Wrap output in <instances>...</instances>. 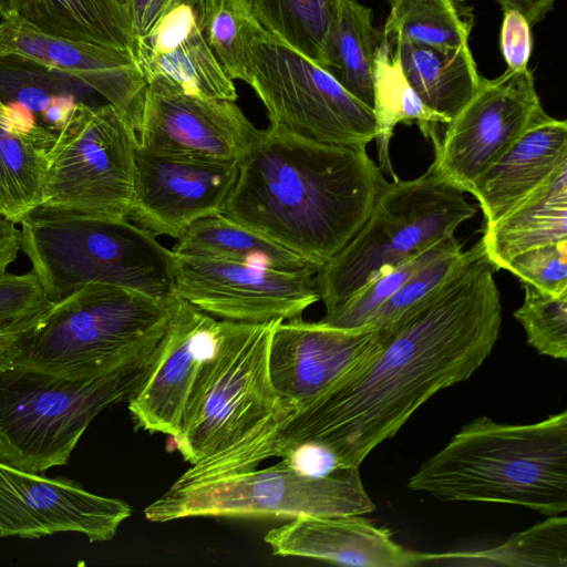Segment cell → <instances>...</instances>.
<instances>
[{"label": "cell", "mask_w": 567, "mask_h": 567, "mask_svg": "<svg viewBox=\"0 0 567 567\" xmlns=\"http://www.w3.org/2000/svg\"><path fill=\"white\" fill-rule=\"evenodd\" d=\"M480 239L446 279L379 328L377 344L288 422L255 464L313 445L359 467L439 391L467 380L491 354L501 329V296Z\"/></svg>", "instance_id": "cell-1"}, {"label": "cell", "mask_w": 567, "mask_h": 567, "mask_svg": "<svg viewBox=\"0 0 567 567\" xmlns=\"http://www.w3.org/2000/svg\"><path fill=\"white\" fill-rule=\"evenodd\" d=\"M388 184L367 147L268 126L240 161L220 214L320 269L359 231Z\"/></svg>", "instance_id": "cell-2"}, {"label": "cell", "mask_w": 567, "mask_h": 567, "mask_svg": "<svg viewBox=\"0 0 567 567\" xmlns=\"http://www.w3.org/2000/svg\"><path fill=\"white\" fill-rule=\"evenodd\" d=\"M278 321L220 319L215 350L198 373L174 441L190 466L173 487L247 471L257 451L297 412L269 377V342Z\"/></svg>", "instance_id": "cell-3"}, {"label": "cell", "mask_w": 567, "mask_h": 567, "mask_svg": "<svg viewBox=\"0 0 567 567\" xmlns=\"http://www.w3.org/2000/svg\"><path fill=\"white\" fill-rule=\"evenodd\" d=\"M408 487L442 501L567 511V411L530 424L480 416L425 461Z\"/></svg>", "instance_id": "cell-4"}, {"label": "cell", "mask_w": 567, "mask_h": 567, "mask_svg": "<svg viewBox=\"0 0 567 567\" xmlns=\"http://www.w3.org/2000/svg\"><path fill=\"white\" fill-rule=\"evenodd\" d=\"M164 332L92 373L1 367L0 461L32 473L65 465L93 419L128 400L148 371Z\"/></svg>", "instance_id": "cell-5"}, {"label": "cell", "mask_w": 567, "mask_h": 567, "mask_svg": "<svg viewBox=\"0 0 567 567\" xmlns=\"http://www.w3.org/2000/svg\"><path fill=\"white\" fill-rule=\"evenodd\" d=\"M20 224L21 250L53 302L89 284L174 298V252L128 218L38 207Z\"/></svg>", "instance_id": "cell-6"}, {"label": "cell", "mask_w": 567, "mask_h": 567, "mask_svg": "<svg viewBox=\"0 0 567 567\" xmlns=\"http://www.w3.org/2000/svg\"><path fill=\"white\" fill-rule=\"evenodd\" d=\"M172 300L89 284L53 302L21 334L8 365L68 375L103 370L165 331Z\"/></svg>", "instance_id": "cell-7"}, {"label": "cell", "mask_w": 567, "mask_h": 567, "mask_svg": "<svg viewBox=\"0 0 567 567\" xmlns=\"http://www.w3.org/2000/svg\"><path fill=\"white\" fill-rule=\"evenodd\" d=\"M475 214L464 192L432 164L415 179L389 182L359 231L316 274L326 310L384 269L453 235Z\"/></svg>", "instance_id": "cell-8"}, {"label": "cell", "mask_w": 567, "mask_h": 567, "mask_svg": "<svg viewBox=\"0 0 567 567\" xmlns=\"http://www.w3.org/2000/svg\"><path fill=\"white\" fill-rule=\"evenodd\" d=\"M374 511L357 466L302 472L286 461L215 480L173 487L145 509L155 523L189 517L362 515Z\"/></svg>", "instance_id": "cell-9"}, {"label": "cell", "mask_w": 567, "mask_h": 567, "mask_svg": "<svg viewBox=\"0 0 567 567\" xmlns=\"http://www.w3.org/2000/svg\"><path fill=\"white\" fill-rule=\"evenodd\" d=\"M137 133L112 104L78 102L47 152L39 207L127 218Z\"/></svg>", "instance_id": "cell-10"}, {"label": "cell", "mask_w": 567, "mask_h": 567, "mask_svg": "<svg viewBox=\"0 0 567 567\" xmlns=\"http://www.w3.org/2000/svg\"><path fill=\"white\" fill-rule=\"evenodd\" d=\"M245 82L262 102L269 126L351 147H367L375 137L372 107L264 29L251 41Z\"/></svg>", "instance_id": "cell-11"}, {"label": "cell", "mask_w": 567, "mask_h": 567, "mask_svg": "<svg viewBox=\"0 0 567 567\" xmlns=\"http://www.w3.org/2000/svg\"><path fill=\"white\" fill-rule=\"evenodd\" d=\"M533 73L507 69L480 84L446 124L432 165L468 193L473 183L532 125L546 116Z\"/></svg>", "instance_id": "cell-12"}, {"label": "cell", "mask_w": 567, "mask_h": 567, "mask_svg": "<svg viewBox=\"0 0 567 567\" xmlns=\"http://www.w3.org/2000/svg\"><path fill=\"white\" fill-rule=\"evenodd\" d=\"M175 255V254H174ZM318 269L278 270L175 255L174 297L218 319L265 323L301 318L320 300Z\"/></svg>", "instance_id": "cell-13"}, {"label": "cell", "mask_w": 567, "mask_h": 567, "mask_svg": "<svg viewBox=\"0 0 567 567\" xmlns=\"http://www.w3.org/2000/svg\"><path fill=\"white\" fill-rule=\"evenodd\" d=\"M259 132L235 101L153 82L147 84L137 140L156 154L240 163Z\"/></svg>", "instance_id": "cell-14"}, {"label": "cell", "mask_w": 567, "mask_h": 567, "mask_svg": "<svg viewBox=\"0 0 567 567\" xmlns=\"http://www.w3.org/2000/svg\"><path fill=\"white\" fill-rule=\"evenodd\" d=\"M131 514V506L122 499L0 461V537L41 538L74 532L91 543L107 542Z\"/></svg>", "instance_id": "cell-15"}, {"label": "cell", "mask_w": 567, "mask_h": 567, "mask_svg": "<svg viewBox=\"0 0 567 567\" xmlns=\"http://www.w3.org/2000/svg\"><path fill=\"white\" fill-rule=\"evenodd\" d=\"M239 163L148 152L137 144L128 219L155 236L178 239L195 221L220 214Z\"/></svg>", "instance_id": "cell-16"}, {"label": "cell", "mask_w": 567, "mask_h": 567, "mask_svg": "<svg viewBox=\"0 0 567 567\" xmlns=\"http://www.w3.org/2000/svg\"><path fill=\"white\" fill-rule=\"evenodd\" d=\"M220 319L174 297L155 358L127 400L137 429L175 441L186 405L204 362L215 350Z\"/></svg>", "instance_id": "cell-17"}, {"label": "cell", "mask_w": 567, "mask_h": 567, "mask_svg": "<svg viewBox=\"0 0 567 567\" xmlns=\"http://www.w3.org/2000/svg\"><path fill=\"white\" fill-rule=\"evenodd\" d=\"M0 58L24 60L82 82L137 133L147 82L132 50L52 35L12 17L0 21Z\"/></svg>", "instance_id": "cell-18"}, {"label": "cell", "mask_w": 567, "mask_h": 567, "mask_svg": "<svg viewBox=\"0 0 567 567\" xmlns=\"http://www.w3.org/2000/svg\"><path fill=\"white\" fill-rule=\"evenodd\" d=\"M371 327L338 329L301 318L278 321L268 351L275 389L298 409L310 403L377 344Z\"/></svg>", "instance_id": "cell-19"}, {"label": "cell", "mask_w": 567, "mask_h": 567, "mask_svg": "<svg viewBox=\"0 0 567 567\" xmlns=\"http://www.w3.org/2000/svg\"><path fill=\"white\" fill-rule=\"evenodd\" d=\"M272 555L302 557L358 567L431 564L433 554L409 550L389 530L361 515L298 516L267 532Z\"/></svg>", "instance_id": "cell-20"}, {"label": "cell", "mask_w": 567, "mask_h": 567, "mask_svg": "<svg viewBox=\"0 0 567 567\" xmlns=\"http://www.w3.org/2000/svg\"><path fill=\"white\" fill-rule=\"evenodd\" d=\"M133 52L147 84L237 101L235 84L208 47L193 6L179 4L166 12L146 35L135 40Z\"/></svg>", "instance_id": "cell-21"}, {"label": "cell", "mask_w": 567, "mask_h": 567, "mask_svg": "<svg viewBox=\"0 0 567 567\" xmlns=\"http://www.w3.org/2000/svg\"><path fill=\"white\" fill-rule=\"evenodd\" d=\"M567 162V123L548 114L532 125L472 185L485 224H491Z\"/></svg>", "instance_id": "cell-22"}, {"label": "cell", "mask_w": 567, "mask_h": 567, "mask_svg": "<svg viewBox=\"0 0 567 567\" xmlns=\"http://www.w3.org/2000/svg\"><path fill=\"white\" fill-rule=\"evenodd\" d=\"M481 239L496 269L519 254L567 240V162L504 216L485 224Z\"/></svg>", "instance_id": "cell-23"}, {"label": "cell", "mask_w": 567, "mask_h": 567, "mask_svg": "<svg viewBox=\"0 0 567 567\" xmlns=\"http://www.w3.org/2000/svg\"><path fill=\"white\" fill-rule=\"evenodd\" d=\"M0 120V214L19 223L42 202L47 152L55 133L10 102Z\"/></svg>", "instance_id": "cell-24"}, {"label": "cell", "mask_w": 567, "mask_h": 567, "mask_svg": "<svg viewBox=\"0 0 567 567\" xmlns=\"http://www.w3.org/2000/svg\"><path fill=\"white\" fill-rule=\"evenodd\" d=\"M390 43L412 89L427 107L450 122L473 96L482 78L470 45L434 48L405 41Z\"/></svg>", "instance_id": "cell-25"}, {"label": "cell", "mask_w": 567, "mask_h": 567, "mask_svg": "<svg viewBox=\"0 0 567 567\" xmlns=\"http://www.w3.org/2000/svg\"><path fill=\"white\" fill-rule=\"evenodd\" d=\"M373 113L379 167L391 176L399 177L390 159V141L399 123L415 122L426 140L434 147L440 142L439 124L449 120L427 107L409 84L394 45L383 37L377 48L373 66Z\"/></svg>", "instance_id": "cell-26"}, {"label": "cell", "mask_w": 567, "mask_h": 567, "mask_svg": "<svg viewBox=\"0 0 567 567\" xmlns=\"http://www.w3.org/2000/svg\"><path fill=\"white\" fill-rule=\"evenodd\" d=\"M14 1L17 17L45 33L134 50L130 13L116 0Z\"/></svg>", "instance_id": "cell-27"}, {"label": "cell", "mask_w": 567, "mask_h": 567, "mask_svg": "<svg viewBox=\"0 0 567 567\" xmlns=\"http://www.w3.org/2000/svg\"><path fill=\"white\" fill-rule=\"evenodd\" d=\"M172 251L175 255L235 261L278 270L318 269L300 256L221 214L195 221L177 239Z\"/></svg>", "instance_id": "cell-28"}, {"label": "cell", "mask_w": 567, "mask_h": 567, "mask_svg": "<svg viewBox=\"0 0 567 567\" xmlns=\"http://www.w3.org/2000/svg\"><path fill=\"white\" fill-rule=\"evenodd\" d=\"M382 33L372 22V11L357 0H341L328 50V70L365 105L373 106L372 66Z\"/></svg>", "instance_id": "cell-29"}, {"label": "cell", "mask_w": 567, "mask_h": 567, "mask_svg": "<svg viewBox=\"0 0 567 567\" xmlns=\"http://www.w3.org/2000/svg\"><path fill=\"white\" fill-rule=\"evenodd\" d=\"M341 0H247L259 25L326 69Z\"/></svg>", "instance_id": "cell-30"}, {"label": "cell", "mask_w": 567, "mask_h": 567, "mask_svg": "<svg viewBox=\"0 0 567 567\" xmlns=\"http://www.w3.org/2000/svg\"><path fill=\"white\" fill-rule=\"evenodd\" d=\"M432 564L567 567V518L563 514L548 516L493 548L434 554Z\"/></svg>", "instance_id": "cell-31"}, {"label": "cell", "mask_w": 567, "mask_h": 567, "mask_svg": "<svg viewBox=\"0 0 567 567\" xmlns=\"http://www.w3.org/2000/svg\"><path fill=\"white\" fill-rule=\"evenodd\" d=\"M391 10L381 31L390 41H405L434 48L468 44L471 23L453 0H389Z\"/></svg>", "instance_id": "cell-32"}, {"label": "cell", "mask_w": 567, "mask_h": 567, "mask_svg": "<svg viewBox=\"0 0 567 567\" xmlns=\"http://www.w3.org/2000/svg\"><path fill=\"white\" fill-rule=\"evenodd\" d=\"M197 22L224 72L230 80H246L249 48L262 29L247 0H199Z\"/></svg>", "instance_id": "cell-33"}, {"label": "cell", "mask_w": 567, "mask_h": 567, "mask_svg": "<svg viewBox=\"0 0 567 567\" xmlns=\"http://www.w3.org/2000/svg\"><path fill=\"white\" fill-rule=\"evenodd\" d=\"M457 248H462V245L454 234L446 236L424 251L378 274L347 299L327 309L318 322L338 329L365 327L375 311L413 272L436 257Z\"/></svg>", "instance_id": "cell-34"}, {"label": "cell", "mask_w": 567, "mask_h": 567, "mask_svg": "<svg viewBox=\"0 0 567 567\" xmlns=\"http://www.w3.org/2000/svg\"><path fill=\"white\" fill-rule=\"evenodd\" d=\"M87 92L94 91L68 75L24 60L0 58V101L24 106L37 120L58 96L73 95L82 101Z\"/></svg>", "instance_id": "cell-35"}, {"label": "cell", "mask_w": 567, "mask_h": 567, "mask_svg": "<svg viewBox=\"0 0 567 567\" xmlns=\"http://www.w3.org/2000/svg\"><path fill=\"white\" fill-rule=\"evenodd\" d=\"M524 301L513 313L539 354L567 359V292L551 295L522 282Z\"/></svg>", "instance_id": "cell-36"}, {"label": "cell", "mask_w": 567, "mask_h": 567, "mask_svg": "<svg viewBox=\"0 0 567 567\" xmlns=\"http://www.w3.org/2000/svg\"><path fill=\"white\" fill-rule=\"evenodd\" d=\"M464 258L465 251L457 248L422 266L375 311L367 326L379 329L390 324L446 279Z\"/></svg>", "instance_id": "cell-37"}, {"label": "cell", "mask_w": 567, "mask_h": 567, "mask_svg": "<svg viewBox=\"0 0 567 567\" xmlns=\"http://www.w3.org/2000/svg\"><path fill=\"white\" fill-rule=\"evenodd\" d=\"M52 305L33 270L0 275V331L32 326Z\"/></svg>", "instance_id": "cell-38"}, {"label": "cell", "mask_w": 567, "mask_h": 567, "mask_svg": "<svg viewBox=\"0 0 567 567\" xmlns=\"http://www.w3.org/2000/svg\"><path fill=\"white\" fill-rule=\"evenodd\" d=\"M505 270L543 292H567V240L519 254Z\"/></svg>", "instance_id": "cell-39"}, {"label": "cell", "mask_w": 567, "mask_h": 567, "mask_svg": "<svg viewBox=\"0 0 567 567\" xmlns=\"http://www.w3.org/2000/svg\"><path fill=\"white\" fill-rule=\"evenodd\" d=\"M530 25L526 19L515 10H504L499 34V48L509 70L527 68L533 38Z\"/></svg>", "instance_id": "cell-40"}, {"label": "cell", "mask_w": 567, "mask_h": 567, "mask_svg": "<svg viewBox=\"0 0 567 567\" xmlns=\"http://www.w3.org/2000/svg\"><path fill=\"white\" fill-rule=\"evenodd\" d=\"M198 3L199 0H131L128 13L134 39L146 35L171 9L179 4H189L197 9Z\"/></svg>", "instance_id": "cell-41"}, {"label": "cell", "mask_w": 567, "mask_h": 567, "mask_svg": "<svg viewBox=\"0 0 567 567\" xmlns=\"http://www.w3.org/2000/svg\"><path fill=\"white\" fill-rule=\"evenodd\" d=\"M17 224L0 214V275L7 272L21 250L20 229L17 228Z\"/></svg>", "instance_id": "cell-42"}, {"label": "cell", "mask_w": 567, "mask_h": 567, "mask_svg": "<svg viewBox=\"0 0 567 567\" xmlns=\"http://www.w3.org/2000/svg\"><path fill=\"white\" fill-rule=\"evenodd\" d=\"M504 10L519 12L530 27L549 12L556 0H496Z\"/></svg>", "instance_id": "cell-43"}, {"label": "cell", "mask_w": 567, "mask_h": 567, "mask_svg": "<svg viewBox=\"0 0 567 567\" xmlns=\"http://www.w3.org/2000/svg\"><path fill=\"white\" fill-rule=\"evenodd\" d=\"M32 326L20 329L0 331V368L8 365V362L13 353L18 339L21 337L23 332H25Z\"/></svg>", "instance_id": "cell-44"}, {"label": "cell", "mask_w": 567, "mask_h": 567, "mask_svg": "<svg viewBox=\"0 0 567 567\" xmlns=\"http://www.w3.org/2000/svg\"><path fill=\"white\" fill-rule=\"evenodd\" d=\"M17 17L14 0H0V18L1 20Z\"/></svg>", "instance_id": "cell-45"}, {"label": "cell", "mask_w": 567, "mask_h": 567, "mask_svg": "<svg viewBox=\"0 0 567 567\" xmlns=\"http://www.w3.org/2000/svg\"><path fill=\"white\" fill-rule=\"evenodd\" d=\"M6 113H7V104L2 103L0 101V120L6 115Z\"/></svg>", "instance_id": "cell-46"}, {"label": "cell", "mask_w": 567, "mask_h": 567, "mask_svg": "<svg viewBox=\"0 0 567 567\" xmlns=\"http://www.w3.org/2000/svg\"><path fill=\"white\" fill-rule=\"evenodd\" d=\"M120 4H122L127 11L130 8L131 0H116Z\"/></svg>", "instance_id": "cell-47"}, {"label": "cell", "mask_w": 567, "mask_h": 567, "mask_svg": "<svg viewBox=\"0 0 567 567\" xmlns=\"http://www.w3.org/2000/svg\"><path fill=\"white\" fill-rule=\"evenodd\" d=\"M389 1V0H388Z\"/></svg>", "instance_id": "cell-48"}]
</instances>
